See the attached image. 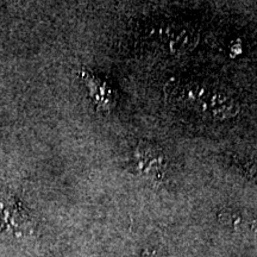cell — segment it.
I'll use <instances>...</instances> for the list:
<instances>
[{
	"mask_svg": "<svg viewBox=\"0 0 257 257\" xmlns=\"http://www.w3.org/2000/svg\"><path fill=\"white\" fill-rule=\"evenodd\" d=\"M81 76L89 89V96L95 104V107L99 111L110 112L117 104V94L114 89L105 80L98 78L88 70H82Z\"/></svg>",
	"mask_w": 257,
	"mask_h": 257,
	"instance_id": "3",
	"label": "cell"
},
{
	"mask_svg": "<svg viewBox=\"0 0 257 257\" xmlns=\"http://www.w3.org/2000/svg\"><path fill=\"white\" fill-rule=\"evenodd\" d=\"M198 41V35L194 30L186 27L170 25L166 30L165 42L172 53H184L194 48Z\"/></svg>",
	"mask_w": 257,
	"mask_h": 257,
	"instance_id": "4",
	"label": "cell"
},
{
	"mask_svg": "<svg viewBox=\"0 0 257 257\" xmlns=\"http://www.w3.org/2000/svg\"><path fill=\"white\" fill-rule=\"evenodd\" d=\"M167 99L176 107L201 118L223 120L238 113L239 105L229 93L198 81L172 82L166 88Z\"/></svg>",
	"mask_w": 257,
	"mask_h": 257,
	"instance_id": "1",
	"label": "cell"
},
{
	"mask_svg": "<svg viewBox=\"0 0 257 257\" xmlns=\"http://www.w3.org/2000/svg\"><path fill=\"white\" fill-rule=\"evenodd\" d=\"M135 172L148 181L159 182L166 172V159L161 150L150 144H140L133 157Z\"/></svg>",
	"mask_w": 257,
	"mask_h": 257,
	"instance_id": "2",
	"label": "cell"
},
{
	"mask_svg": "<svg viewBox=\"0 0 257 257\" xmlns=\"http://www.w3.org/2000/svg\"><path fill=\"white\" fill-rule=\"evenodd\" d=\"M144 257H150L149 253H147V255H144Z\"/></svg>",
	"mask_w": 257,
	"mask_h": 257,
	"instance_id": "5",
	"label": "cell"
}]
</instances>
